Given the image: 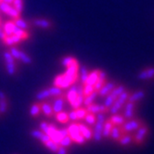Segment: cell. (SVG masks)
Returning <instances> with one entry per match:
<instances>
[{
	"instance_id": "1",
	"label": "cell",
	"mask_w": 154,
	"mask_h": 154,
	"mask_svg": "<svg viewBox=\"0 0 154 154\" xmlns=\"http://www.w3.org/2000/svg\"><path fill=\"white\" fill-rule=\"evenodd\" d=\"M107 121L106 119V114L105 113H97V120L95 123V127H94V131H93V137L92 138L98 142L102 139V130H103V126L104 124Z\"/></svg>"
},
{
	"instance_id": "2",
	"label": "cell",
	"mask_w": 154,
	"mask_h": 154,
	"mask_svg": "<svg viewBox=\"0 0 154 154\" xmlns=\"http://www.w3.org/2000/svg\"><path fill=\"white\" fill-rule=\"evenodd\" d=\"M77 81V76H69L65 73L59 74L55 77L54 79V85L59 86L60 88H68L72 86Z\"/></svg>"
},
{
	"instance_id": "3",
	"label": "cell",
	"mask_w": 154,
	"mask_h": 154,
	"mask_svg": "<svg viewBox=\"0 0 154 154\" xmlns=\"http://www.w3.org/2000/svg\"><path fill=\"white\" fill-rule=\"evenodd\" d=\"M128 97H129V93L125 90L114 100V102L112 105V107H109V112H111L112 114L119 113V112L121 111V109H122L125 106V104L128 101Z\"/></svg>"
},
{
	"instance_id": "4",
	"label": "cell",
	"mask_w": 154,
	"mask_h": 154,
	"mask_svg": "<svg viewBox=\"0 0 154 154\" xmlns=\"http://www.w3.org/2000/svg\"><path fill=\"white\" fill-rule=\"evenodd\" d=\"M68 129V133L71 138L72 139V142H75L77 144H85V142L86 141L85 137L82 136L81 132L79 130V125L78 124H72L69 125Z\"/></svg>"
},
{
	"instance_id": "5",
	"label": "cell",
	"mask_w": 154,
	"mask_h": 154,
	"mask_svg": "<svg viewBox=\"0 0 154 154\" xmlns=\"http://www.w3.org/2000/svg\"><path fill=\"white\" fill-rule=\"evenodd\" d=\"M4 60L6 62V69L9 75H14L16 73V63L15 59L9 52L4 53Z\"/></svg>"
},
{
	"instance_id": "6",
	"label": "cell",
	"mask_w": 154,
	"mask_h": 154,
	"mask_svg": "<svg viewBox=\"0 0 154 154\" xmlns=\"http://www.w3.org/2000/svg\"><path fill=\"white\" fill-rule=\"evenodd\" d=\"M0 11L7 14L9 17H11L12 19H17V18L20 17V13L13 6L4 3V2L0 3Z\"/></svg>"
},
{
	"instance_id": "7",
	"label": "cell",
	"mask_w": 154,
	"mask_h": 154,
	"mask_svg": "<svg viewBox=\"0 0 154 154\" xmlns=\"http://www.w3.org/2000/svg\"><path fill=\"white\" fill-rule=\"evenodd\" d=\"M149 133V128L146 125H140L137 130L136 134L133 136V140L137 143V144H141L146 138L147 135Z\"/></svg>"
},
{
	"instance_id": "8",
	"label": "cell",
	"mask_w": 154,
	"mask_h": 154,
	"mask_svg": "<svg viewBox=\"0 0 154 154\" xmlns=\"http://www.w3.org/2000/svg\"><path fill=\"white\" fill-rule=\"evenodd\" d=\"M141 122L139 120H130L127 121V122H125L122 125V131L125 132V133H129V132H133L136 131L140 125H141Z\"/></svg>"
},
{
	"instance_id": "9",
	"label": "cell",
	"mask_w": 154,
	"mask_h": 154,
	"mask_svg": "<svg viewBox=\"0 0 154 154\" xmlns=\"http://www.w3.org/2000/svg\"><path fill=\"white\" fill-rule=\"evenodd\" d=\"M86 111L87 112H90L93 114H97V113H107L109 112V108L105 107L104 105H97V104H90L86 106Z\"/></svg>"
},
{
	"instance_id": "10",
	"label": "cell",
	"mask_w": 154,
	"mask_h": 154,
	"mask_svg": "<svg viewBox=\"0 0 154 154\" xmlns=\"http://www.w3.org/2000/svg\"><path fill=\"white\" fill-rule=\"evenodd\" d=\"M23 41V38H20V36H17L15 35H6L5 38L3 39V42L5 45L8 46V47H13L15 45H17L18 43Z\"/></svg>"
},
{
	"instance_id": "11",
	"label": "cell",
	"mask_w": 154,
	"mask_h": 154,
	"mask_svg": "<svg viewBox=\"0 0 154 154\" xmlns=\"http://www.w3.org/2000/svg\"><path fill=\"white\" fill-rule=\"evenodd\" d=\"M115 87V84L114 83H112V82H109V83H105L103 85V86L101 87V88L97 91V94L100 97H106L108 94H109L112 92V90Z\"/></svg>"
},
{
	"instance_id": "12",
	"label": "cell",
	"mask_w": 154,
	"mask_h": 154,
	"mask_svg": "<svg viewBox=\"0 0 154 154\" xmlns=\"http://www.w3.org/2000/svg\"><path fill=\"white\" fill-rule=\"evenodd\" d=\"M125 112H124V117L125 119H131L134 116L135 113V103L133 102H129L127 101V103L125 104Z\"/></svg>"
},
{
	"instance_id": "13",
	"label": "cell",
	"mask_w": 154,
	"mask_h": 154,
	"mask_svg": "<svg viewBox=\"0 0 154 154\" xmlns=\"http://www.w3.org/2000/svg\"><path fill=\"white\" fill-rule=\"evenodd\" d=\"M154 77V68H148L144 71H141L137 74V78L139 80H149Z\"/></svg>"
},
{
	"instance_id": "14",
	"label": "cell",
	"mask_w": 154,
	"mask_h": 154,
	"mask_svg": "<svg viewBox=\"0 0 154 154\" xmlns=\"http://www.w3.org/2000/svg\"><path fill=\"white\" fill-rule=\"evenodd\" d=\"M106 72L103 71H100L98 72V78L96 82V84L94 85V88L96 91H98L101 87L103 86V85L106 83Z\"/></svg>"
},
{
	"instance_id": "15",
	"label": "cell",
	"mask_w": 154,
	"mask_h": 154,
	"mask_svg": "<svg viewBox=\"0 0 154 154\" xmlns=\"http://www.w3.org/2000/svg\"><path fill=\"white\" fill-rule=\"evenodd\" d=\"M79 130L81 132L82 136L85 137V140H90L92 139V137H93V132L92 130L85 125H82V124H79Z\"/></svg>"
},
{
	"instance_id": "16",
	"label": "cell",
	"mask_w": 154,
	"mask_h": 154,
	"mask_svg": "<svg viewBox=\"0 0 154 154\" xmlns=\"http://www.w3.org/2000/svg\"><path fill=\"white\" fill-rule=\"evenodd\" d=\"M32 24L42 29H48L52 26V23L50 21L45 19H35L32 20Z\"/></svg>"
},
{
	"instance_id": "17",
	"label": "cell",
	"mask_w": 154,
	"mask_h": 154,
	"mask_svg": "<svg viewBox=\"0 0 154 154\" xmlns=\"http://www.w3.org/2000/svg\"><path fill=\"white\" fill-rule=\"evenodd\" d=\"M146 96V93L143 91V90H138L135 93H133L132 95H129V97H128V101L129 102H133V103H136L143 98L145 97Z\"/></svg>"
},
{
	"instance_id": "18",
	"label": "cell",
	"mask_w": 154,
	"mask_h": 154,
	"mask_svg": "<svg viewBox=\"0 0 154 154\" xmlns=\"http://www.w3.org/2000/svg\"><path fill=\"white\" fill-rule=\"evenodd\" d=\"M63 104H64V100H63V97L61 96L56 97V100H54V103L52 105L53 112L54 113H58V112H61L62 109H63Z\"/></svg>"
},
{
	"instance_id": "19",
	"label": "cell",
	"mask_w": 154,
	"mask_h": 154,
	"mask_svg": "<svg viewBox=\"0 0 154 154\" xmlns=\"http://www.w3.org/2000/svg\"><path fill=\"white\" fill-rule=\"evenodd\" d=\"M109 120L111 121V123L113 125H117V126L122 125L125 122V118L124 117V115H121V114H118V113L112 114V116Z\"/></svg>"
},
{
	"instance_id": "20",
	"label": "cell",
	"mask_w": 154,
	"mask_h": 154,
	"mask_svg": "<svg viewBox=\"0 0 154 154\" xmlns=\"http://www.w3.org/2000/svg\"><path fill=\"white\" fill-rule=\"evenodd\" d=\"M16 28H17V26L14 23V21H7V23L3 26V30L5 32L6 35H13V32H14Z\"/></svg>"
},
{
	"instance_id": "21",
	"label": "cell",
	"mask_w": 154,
	"mask_h": 154,
	"mask_svg": "<svg viewBox=\"0 0 154 154\" xmlns=\"http://www.w3.org/2000/svg\"><path fill=\"white\" fill-rule=\"evenodd\" d=\"M98 72H100V71L98 70H95L93 72H91L88 76H87V79L85 81V85H94L98 78ZM84 84V85H85Z\"/></svg>"
},
{
	"instance_id": "22",
	"label": "cell",
	"mask_w": 154,
	"mask_h": 154,
	"mask_svg": "<svg viewBox=\"0 0 154 154\" xmlns=\"http://www.w3.org/2000/svg\"><path fill=\"white\" fill-rule=\"evenodd\" d=\"M77 92H76V88H75V85H72L71 88L69 89L68 91V94H67V100L69 101V103L72 106L76 100L77 98Z\"/></svg>"
},
{
	"instance_id": "23",
	"label": "cell",
	"mask_w": 154,
	"mask_h": 154,
	"mask_svg": "<svg viewBox=\"0 0 154 154\" xmlns=\"http://www.w3.org/2000/svg\"><path fill=\"white\" fill-rule=\"evenodd\" d=\"M122 132L123 131L120 126L113 125V127L112 128V131H111V134H109V137L114 140H119V138L122 137Z\"/></svg>"
},
{
	"instance_id": "24",
	"label": "cell",
	"mask_w": 154,
	"mask_h": 154,
	"mask_svg": "<svg viewBox=\"0 0 154 154\" xmlns=\"http://www.w3.org/2000/svg\"><path fill=\"white\" fill-rule=\"evenodd\" d=\"M98 96V94H97V91H93L91 94H89L88 96H86V97H85V98H84V103H83V105H85V106H88V105H90V104H92L93 102H94V100L97 98V97Z\"/></svg>"
},
{
	"instance_id": "25",
	"label": "cell",
	"mask_w": 154,
	"mask_h": 154,
	"mask_svg": "<svg viewBox=\"0 0 154 154\" xmlns=\"http://www.w3.org/2000/svg\"><path fill=\"white\" fill-rule=\"evenodd\" d=\"M112 127H113V125L111 123V121L107 120L106 122H105V124H104V126H103L102 137H109V134H111V131H112Z\"/></svg>"
},
{
	"instance_id": "26",
	"label": "cell",
	"mask_w": 154,
	"mask_h": 154,
	"mask_svg": "<svg viewBox=\"0 0 154 154\" xmlns=\"http://www.w3.org/2000/svg\"><path fill=\"white\" fill-rule=\"evenodd\" d=\"M41 106V111L43 112V113L45 114L46 116L48 117H50L53 115V109H52V106L49 104V103H43Z\"/></svg>"
},
{
	"instance_id": "27",
	"label": "cell",
	"mask_w": 154,
	"mask_h": 154,
	"mask_svg": "<svg viewBox=\"0 0 154 154\" xmlns=\"http://www.w3.org/2000/svg\"><path fill=\"white\" fill-rule=\"evenodd\" d=\"M48 91H49V94H50V97H60L62 96V88L59 86H51L48 88Z\"/></svg>"
},
{
	"instance_id": "28",
	"label": "cell",
	"mask_w": 154,
	"mask_h": 154,
	"mask_svg": "<svg viewBox=\"0 0 154 154\" xmlns=\"http://www.w3.org/2000/svg\"><path fill=\"white\" fill-rule=\"evenodd\" d=\"M118 141L122 146H127V145L131 144L132 141H133V136L128 135V134L124 135V136L122 135V137L119 138Z\"/></svg>"
},
{
	"instance_id": "29",
	"label": "cell",
	"mask_w": 154,
	"mask_h": 154,
	"mask_svg": "<svg viewBox=\"0 0 154 154\" xmlns=\"http://www.w3.org/2000/svg\"><path fill=\"white\" fill-rule=\"evenodd\" d=\"M56 119L58 122L61 123V124H66L69 122V116L68 113L65 112H60L58 113H56Z\"/></svg>"
},
{
	"instance_id": "30",
	"label": "cell",
	"mask_w": 154,
	"mask_h": 154,
	"mask_svg": "<svg viewBox=\"0 0 154 154\" xmlns=\"http://www.w3.org/2000/svg\"><path fill=\"white\" fill-rule=\"evenodd\" d=\"M14 23L16 24L17 27L23 29V30H27L29 28V24L27 21H25L23 19H21L20 17L17 18V19H14Z\"/></svg>"
},
{
	"instance_id": "31",
	"label": "cell",
	"mask_w": 154,
	"mask_h": 154,
	"mask_svg": "<svg viewBox=\"0 0 154 154\" xmlns=\"http://www.w3.org/2000/svg\"><path fill=\"white\" fill-rule=\"evenodd\" d=\"M45 145L50 151H52V152H57V150L59 149V148H60V145L58 144V143H55L54 141H52L51 139H49L48 141H47L45 144Z\"/></svg>"
},
{
	"instance_id": "32",
	"label": "cell",
	"mask_w": 154,
	"mask_h": 154,
	"mask_svg": "<svg viewBox=\"0 0 154 154\" xmlns=\"http://www.w3.org/2000/svg\"><path fill=\"white\" fill-rule=\"evenodd\" d=\"M41 112V106L37 103H34L30 108V115L32 117L37 116Z\"/></svg>"
},
{
	"instance_id": "33",
	"label": "cell",
	"mask_w": 154,
	"mask_h": 154,
	"mask_svg": "<svg viewBox=\"0 0 154 154\" xmlns=\"http://www.w3.org/2000/svg\"><path fill=\"white\" fill-rule=\"evenodd\" d=\"M35 97H36V100H46V98L50 97V94H49L48 88V89H43V90L39 91L36 94Z\"/></svg>"
},
{
	"instance_id": "34",
	"label": "cell",
	"mask_w": 154,
	"mask_h": 154,
	"mask_svg": "<svg viewBox=\"0 0 154 154\" xmlns=\"http://www.w3.org/2000/svg\"><path fill=\"white\" fill-rule=\"evenodd\" d=\"M72 144V139L71 138V137L68 135L64 137H62L59 143V145L61 146V147H64V148H67V147H70L71 145Z\"/></svg>"
},
{
	"instance_id": "35",
	"label": "cell",
	"mask_w": 154,
	"mask_h": 154,
	"mask_svg": "<svg viewBox=\"0 0 154 154\" xmlns=\"http://www.w3.org/2000/svg\"><path fill=\"white\" fill-rule=\"evenodd\" d=\"M125 90V86H123V85H119V86H115L109 94H111V95L115 98V100H116V98H117L121 94H122Z\"/></svg>"
},
{
	"instance_id": "36",
	"label": "cell",
	"mask_w": 154,
	"mask_h": 154,
	"mask_svg": "<svg viewBox=\"0 0 154 154\" xmlns=\"http://www.w3.org/2000/svg\"><path fill=\"white\" fill-rule=\"evenodd\" d=\"M19 60H20L21 62H23L24 64H31L32 63V58L29 56L28 54L20 51V57H19Z\"/></svg>"
},
{
	"instance_id": "37",
	"label": "cell",
	"mask_w": 154,
	"mask_h": 154,
	"mask_svg": "<svg viewBox=\"0 0 154 154\" xmlns=\"http://www.w3.org/2000/svg\"><path fill=\"white\" fill-rule=\"evenodd\" d=\"M85 120V122L88 124L89 125H94L95 123H96V120H97V117L95 116V114L93 113H90V112H87L84 118Z\"/></svg>"
},
{
	"instance_id": "38",
	"label": "cell",
	"mask_w": 154,
	"mask_h": 154,
	"mask_svg": "<svg viewBox=\"0 0 154 154\" xmlns=\"http://www.w3.org/2000/svg\"><path fill=\"white\" fill-rule=\"evenodd\" d=\"M74 112H75L77 120H83V119L85 118V114L87 113L86 109H82L81 107L78 108V109H74Z\"/></svg>"
},
{
	"instance_id": "39",
	"label": "cell",
	"mask_w": 154,
	"mask_h": 154,
	"mask_svg": "<svg viewBox=\"0 0 154 154\" xmlns=\"http://www.w3.org/2000/svg\"><path fill=\"white\" fill-rule=\"evenodd\" d=\"M89 72H88V70H87V68L85 67V66H84V67L81 68V72H80V77H81V82L82 84L84 85L87 79V76H88Z\"/></svg>"
},
{
	"instance_id": "40",
	"label": "cell",
	"mask_w": 154,
	"mask_h": 154,
	"mask_svg": "<svg viewBox=\"0 0 154 154\" xmlns=\"http://www.w3.org/2000/svg\"><path fill=\"white\" fill-rule=\"evenodd\" d=\"M105 97L106 98H105V101H104V106L109 109V107H112V105L113 104L115 98L111 94H108Z\"/></svg>"
},
{
	"instance_id": "41",
	"label": "cell",
	"mask_w": 154,
	"mask_h": 154,
	"mask_svg": "<svg viewBox=\"0 0 154 154\" xmlns=\"http://www.w3.org/2000/svg\"><path fill=\"white\" fill-rule=\"evenodd\" d=\"M12 5H13V7L18 10L20 13L23 12V0H14Z\"/></svg>"
},
{
	"instance_id": "42",
	"label": "cell",
	"mask_w": 154,
	"mask_h": 154,
	"mask_svg": "<svg viewBox=\"0 0 154 154\" xmlns=\"http://www.w3.org/2000/svg\"><path fill=\"white\" fill-rule=\"evenodd\" d=\"M8 100H0V113H5L8 111Z\"/></svg>"
},
{
	"instance_id": "43",
	"label": "cell",
	"mask_w": 154,
	"mask_h": 154,
	"mask_svg": "<svg viewBox=\"0 0 154 154\" xmlns=\"http://www.w3.org/2000/svg\"><path fill=\"white\" fill-rule=\"evenodd\" d=\"M93 91H95L94 85H84V96L86 97L89 94H91Z\"/></svg>"
},
{
	"instance_id": "44",
	"label": "cell",
	"mask_w": 154,
	"mask_h": 154,
	"mask_svg": "<svg viewBox=\"0 0 154 154\" xmlns=\"http://www.w3.org/2000/svg\"><path fill=\"white\" fill-rule=\"evenodd\" d=\"M9 53L12 55V57L15 59V60H19V57H20V50L18 49L17 48H15L14 46L13 47H10V49H9Z\"/></svg>"
},
{
	"instance_id": "45",
	"label": "cell",
	"mask_w": 154,
	"mask_h": 154,
	"mask_svg": "<svg viewBox=\"0 0 154 154\" xmlns=\"http://www.w3.org/2000/svg\"><path fill=\"white\" fill-rule=\"evenodd\" d=\"M75 59L74 58H72V57H64L62 60H61V64L64 66V67H68L69 65H71L72 62H73V60H74Z\"/></svg>"
},
{
	"instance_id": "46",
	"label": "cell",
	"mask_w": 154,
	"mask_h": 154,
	"mask_svg": "<svg viewBox=\"0 0 154 154\" xmlns=\"http://www.w3.org/2000/svg\"><path fill=\"white\" fill-rule=\"evenodd\" d=\"M44 134H45V133H44V132L41 131V130H32V132H31V136L32 137L38 139V140H40L42 138Z\"/></svg>"
},
{
	"instance_id": "47",
	"label": "cell",
	"mask_w": 154,
	"mask_h": 154,
	"mask_svg": "<svg viewBox=\"0 0 154 154\" xmlns=\"http://www.w3.org/2000/svg\"><path fill=\"white\" fill-rule=\"evenodd\" d=\"M40 128H41V131H43L44 133H46V134H48V126H49V125L47 123V122H42V123H40Z\"/></svg>"
},
{
	"instance_id": "48",
	"label": "cell",
	"mask_w": 154,
	"mask_h": 154,
	"mask_svg": "<svg viewBox=\"0 0 154 154\" xmlns=\"http://www.w3.org/2000/svg\"><path fill=\"white\" fill-rule=\"evenodd\" d=\"M68 116H69V120L72 121V122H76V121H78V120H77V117H76V114H75V112L74 111L71 112L68 114Z\"/></svg>"
},
{
	"instance_id": "49",
	"label": "cell",
	"mask_w": 154,
	"mask_h": 154,
	"mask_svg": "<svg viewBox=\"0 0 154 154\" xmlns=\"http://www.w3.org/2000/svg\"><path fill=\"white\" fill-rule=\"evenodd\" d=\"M57 154H67V149L64 147H61L60 146L59 149L57 150Z\"/></svg>"
},
{
	"instance_id": "50",
	"label": "cell",
	"mask_w": 154,
	"mask_h": 154,
	"mask_svg": "<svg viewBox=\"0 0 154 154\" xmlns=\"http://www.w3.org/2000/svg\"><path fill=\"white\" fill-rule=\"evenodd\" d=\"M5 36H6V35H5V32H4V30L2 29V27L0 26V39L3 40V39L5 38Z\"/></svg>"
},
{
	"instance_id": "51",
	"label": "cell",
	"mask_w": 154,
	"mask_h": 154,
	"mask_svg": "<svg viewBox=\"0 0 154 154\" xmlns=\"http://www.w3.org/2000/svg\"><path fill=\"white\" fill-rule=\"evenodd\" d=\"M5 98H7L6 94L3 91H0V100H5Z\"/></svg>"
},
{
	"instance_id": "52",
	"label": "cell",
	"mask_w": 154,
	"mask_h": 154,
	"mask_svg": "<svg viewBox=\"0 0 154 154\" xmlns=\"http://www.w3.org/2000/svg\"><path fill=\"white\" fill-rule=\"evenodd\" d=\"M14 0H2V2L4 3H7V4H9V5H12Z\"/></svg>"
},
{
	"instance_id": "53",
	"label": "cell",
	"mask_w": 154,
	"mask_h": 154,
	"mask_svg": "<svg viewBox=\"0 0 154 154\" xmlns=\"http://www.w3.org/2000/svg\"><path fill=\"white\" fill-rule=\"evenodd\" d=\"M2 2V0H0V3H1Z\"/></svg>"
},
{
	"instance_id": "54",
	"label": "cell",
	"mask_w": 154,
	"mask_h": 154,
	"mask_svg": "<svg viewBox=\"0 0 154 154\" xmlns=\"http://www.w3.org/2000/svg\"><path fill=\"white\" fill-rule=\"evenodd\" d=\"M0 12H1V11H0Z\"/></svg>"
},
{
	"instance_id": "55",
	"label": "cell",
	"mask_w": 154,
	"mask_h": 154,
	"mask_svg": "<svg viewBox=\"0 0 154 154\" xmlns=\"http://www.w3.org/2000/svg\"><path fill=\"white\" fill-rule=\"evenodd\" d=\"M0 114H1V113H0Z\"/></svg>"
}]
</instances>
